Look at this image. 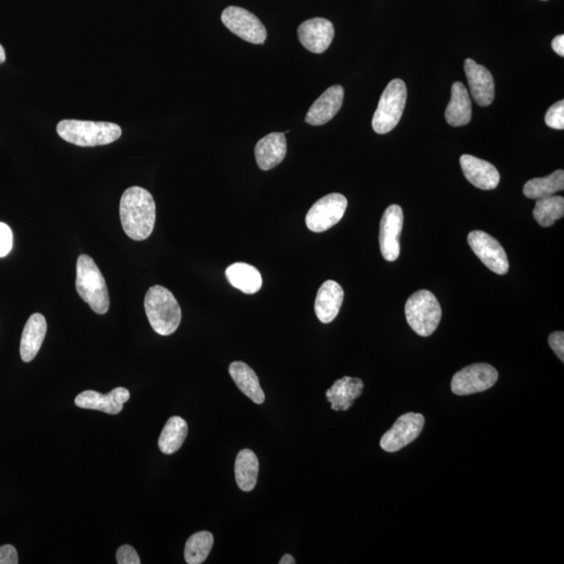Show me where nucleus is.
Masks as SVG:
<instances>
[{
	"label": "nucleus",
	"mask_w": 564,
	"mask_h": 564,
	"mask_svg": "<svg viewBox=\"0 0 564 564\" xmlns=\"http://www.w3.org/2000/svg\"><path fill=\"white\" fill-rule=\"evenodd\" d=\"M119 217L127 237L138 241L149 239L156 221V204L151 193L139 186L127 188L120 199Z\"/></svg>",
	"instance_id": "obj_1"
},
{
	"label": "nucleus",
	"mask_w": 564,
	"mask_h": 564,
	"mask_svg": "<svg viewBox=\"0 0 564 564\" xmlns=\"http://www.w3.org/2000/svg\"><path fill=\"white\" fill-rule=\"evenodd\" d=\"M57 133L67 143L79 146H98L114 143L123 130L117 124L64 119L57 125Z\"/></svg>",
	"instance_id": "obj_2"
},
{
	"label": "nucleus",
	"mask_w": 564,
	"mask_h": 564,
	"mask_svg": "<svg viewBox=\"0 0 564 564\" xmlns=\"http://www.w3.org/2000/svg\"><path fill=\"white\" fill-rule=\"evenodd\" d=\"M76 288L79 296L99 315L109 311L110 296L99 268L89 255H80L77 260Z\"/></svg>",
	"instance_id": "obj_3"
},
{
	"label": "nucleus",
	"mask_w": 564,
	"mask_h": 564,
	"mask_svg": "<svg viewBox=\"0 0 564 564\" xmlns=\"http://www.w3.org/2000/svg\"><path fill=\"white\" fill-rule=\"evenodd\" d=\"M145 310L154 332L170 335L177 331L183 312L176 298L167 288L154 286L146 292Z\"/></svg>",
	"instance_id": "obj_4"
},
{
	"label": "nucleus",
	"mask_w": 564,
	"mask_h": 564,
	"mask_svg": "<svg viewBox=\"0 0 564 564\" xmlns=\"http://www.w3.org/2000/svg\"><path fill=\"white\" fill-rule=\"evenodd\" d=\"M405 313L408 324L421 337H429L437 329L442 310L432 292H415L407 301Z\"/></svg>",
	"instance_id": "obj_5"
},
{
	"label": "nucleus",
	"mask_w": 564,
	"mask_h": 564,
	"mask_svg": "<svg viewBox=\"0 0 564 564\" xmlns=\"http://www.w3.org/2000/svg\"><path fill=\"white\" fill-rule=\"evenodd\" d=\"M407 86L400 79L392 80L382 92L378 109H376L372 127L378 134L391 132L404 113L407 103Z\"/></svg>",
	"instance_id": "obj_6"
},
{
	"label": "nucleus",
	"mask_w": 564,
	"mask_h": 564,
	"mask_svg": "<svg viewBox=\"0 0 564 564\" xmlns=\"http://www.w3.org/2000/svg\"><path fill=\"white\" fill-rule=\"evenodd\" d=\"M347 205V199L341 193H329L321 198L306 214L308 230L317 233L331 230L343 219Z\"/></svg>",
	"instance_id": "obj_7"
},
{
	"label": "nucleus",
	"mask_w": 564,
	"mask_h": 564,
	"mask_svg": "<svg viewBox=\"0 0 564 564\" xmlns=\"http://www.w3.org/2000/svg\"><path fill=\"white\" fill-rule=\"evenodd\" d=\"M499 380L496 369L484 362L463 368L452 380V391L456 395L465 396L480 393L493 388Z\"/></svg>",
	"instance_id": "obj_8"
},
{
	"label": "nucleus",
	"mask_w": 564,
	"mask_h": 564,
	"mask_svg": "<svg viewBox=\"0 0 564 564\" xmlns=\"http://www.w3.org/2000/svg\"><path fill=\"white\" fill-rule=\"evenodd\" d=\"M221 23L228 30L253 44H264L267 39V30L260 20L240 6H228L221 13Z\"/></svg>",
	"instance_id": "obj_9"
},
{
	"label": "nucleus",
	"mask_w": 564,
	"mask_h": 564,
	"mask_svg": "<svg viewBox=\"0 0 564 564\" xmlns=\"http://www.w3.org/2000/svg\"><path fill=\"white\" fill-rule=\"evenodd\" d=\"M425 418L419 413H406L382 436L381 447L387 453H396L419 437Z\"/></svg>",
	"instance_id": "obj_10"
},
{
	"label": "nucleus",
	"mask_w": 564,
	"mask_h": 564,
	"mask_svg": "<svg viewBox=\"0 0 564 564\" xmlns=\"http://www.w3.org/2000/svg\"><path fill=\"white\" fill-rule=\"evenodd\" d=\"M468 244L476 257L490 271L505 275L509 271V261L503 248L492 235L480 230L468 234Z\"/></svg>",
	"instance_id": "obj_11"
},
{
	"label": "nucleus",
	"mask_w": 564,
	"mask_h": 564,
	"mask_svg": "<svg viewBox=\"0 0 564 564\" xmlns=\"http://www.w3.org/2000/svg\"><path fill=\"white\" fill-rule=\"evenodd\" d=\"M404 226V212L400 205L387 208L381 220L380 246L382 258L395 261L400 258V237Z\"/></svg>",
	"instance_id": "obj_12"
},
{
	"label": "nucleus",
	"mask_w": 564,
	"mask_h": 564,
	"mask_svg": "<svg viewBox=\"0 0 564 564\" xmlns=\"http://www.w3.org/2000/svg\"><path fill=\"white\" fill-rule=\"evenodd\" d=\"M299 42L305 49L314 53L328 50L334 37V24L325 18L306 20L298 28Z\"/></svg>",
	"instance_id": "obj_13"
},
{
	"label": "nucleus",
	"mask_w": 564,
	"mask_h": 564,
	"mask_svg": "<svg viewBox=\"0 0 564 564\" xmlns=\"http://www.w3.org/2000/svg\"><path fill=\"white\" fill-rule=\"evenodd\" d=\"M129 400V390L118 387L107 395L93 390L84 391L77 396L75 402L80 409H98L107 414L118 415L123 411L124 405Z\"/></svg>",
	"instance_id": "obj_14"
},
{
	"label": "nucleus",
	"mask_w": 564,
	"mask_h": 564,
	"mask_svg": "<svg viewBox=\"0 0 564 564\" xmlns=\"http://www.w3.org/2000/svg\"><path fill=\"white\" fill-rule=\"evenodd\" d=\"M465 70L475 102L481 107L492 105L494 99V80L492 72L484 66L475 63L473 59L466 60Z\"/></svg>",
	"instance_id": "obj_15"
},
{
	"label": "nucleus",
	"mask_w": 564,
	"mask_h": 564,
	"mask_svg": "<svg viewBox=\"0 0 564 564\" xmlns=\"http://www.w3.org/2000/svg\"><path fill=\"white\" fill-rule=\"evenodd\" d=\"M460 164L465 178L480 190L492 191L498 187L500 173L488 161L472 155H462Z\"/></svg>",
	"instance_id": "obj_16"
},
{
	"label": "nucleus",
	"mask_w": 564,
	"mask_h": 564,
	"mask_svg": "<svg viewBox=\"0 0 564 564\" xmlns=\"http://www.w3.org/2000/svg\"><path fill=\"white\" fill-rule=\"evenodd\" d=\"M344 100V89L340 85L329 89L315 100L308 110L306 122L312 126H322L337 116Z\"/></svg>",
	"instance_id": "obj_17"
},
{
	"label": "nucleus",
	"mask_w": 564,
	"mask_h": 564,
	"mask_svg": "<svg viewBox=\"0 0 564 564\" xmlns=\"http://www.w3.org/2000/svg\"><path fill=\"white\" fill-rule=\"evenodd\" d=\"M287 151L286 133H271L255 146V159L260 170L270 171L284 161Z\"/></svg>",
	"instance_id": "obj_18"
},
{
	"label": "nucleus",
	"mask_w": 564,
	"mask_h": 564,
	"mask_svg": "<svg viewBox=\"0 0 564 564\" xmlns=\"http://www.w3.org/2000/svg\"><path fill=\"white\" fill-rule=\"evenodd\" d=\"M343 288L334 280L324 282L315 301V312L322 324H331L340 313L343 305Z\"/></svg>",
	"instance_id": "obj_19"
},
{
	"label": "nucleus",
	"mask_w": 564,
	"mask_h": 564,
	"mask_svg": "<svg viewBox=\"0 0 564 564\" xmlns=\"http://www.w3.org/2000/svg\"><path fill=\"white\" fill-rule=\"evenodd\" d=\"M47 333V324L44 315L33 314L24 328L22 341H20V357L25 362L36 358L42 349Z\"/></svg>",
	"instance_id": "obj_20"
},
{
	"label": "nucleus",
	"mask_w": 564,
	"mask_h": 564,
	"mask_svg": "<svg viewBox=\"0 0 564 564\" xmlns=\"http://www.w3.org/2000/svg\"><path fill=\"white\" fill-rule=\"evenodd\" d=\"M364 389V382L358 378L344 376L334 382L326 391V399L332 404L334 411H347L355 400H358Z\"/></svg>",
	"instance_id": "obj_21"
},
{
	"label": "nucleus",
	"mask_w": 564,
	"mask_h": 564,
	"mask_svg": "<svg viewBox=\"0 0 564 564\" xmlns=\"http://www.w3.org/2000/svg\"><path fill=\"white\" fill-rule=\"evenodd\" d=\"M230 374L241 393H244L255 404H264L265 393L260 387L257 373L250 366L244 362H233L230 366Z\"/></svg>",
	"instance_id": "obj_22"
},
{
	"label": "nucleus",
	"mask_w": 564,
	"mask_h": 564,
	"mask_svg": "<svg viewBox=\"0 0 564 564\" xmlns=\"http://www.w3.org/2000/svg\"><path fill=\"white\" fill-rule=\"evenodd\" d=\"M446 119L452 127L465 126L472 120V100L465 86L461 82H456L452 87V97L446 110Z\"/></svg>",
	"instance_id": "obj_23"
},
{
	"label": "nucleus",
	"mask_w": 564,
	"mask_h": 564,
	"mask_svg": "<svg viewBox=\"0 0 564 564\" xmlns=\"http://www.w3.org/2000/svg\"><path fill=\"white\" fill-rule=\"evenodd\" d=\"M226 278L232 287L245 294L258 293L263 287V278L258 268L245 263L228 267Z\"/></svg>",
	"instance_id": "obj_24"
},
{
	"label": "nucleus",
	"mask_w": 564,
	"mask_h": 564,
	"mask_svg": "<svg viewBox=\"0 0 564 564\" xmlns=\"http://www.w3.org/2000/svg\"><path fill=\"white\" fill-rule=\"evenodd\" d=\"M259 462L251 449H241L235 460L234 473L238 486L245 493H250L257 486Z\"/></svg>",
	"instance_id": "obj_25"
},
{
	"label": "nucleus",
	"mask_w": 564,
	"mask_h": 564,
	"mask_svg": "<svg viewBox=\"0 0 564 564\" xmlns=\"http://www.w3.org/2000/svg\"><path fill=\"white\" fill-rule=\"evenodd\" d=\"M188 426L187 422L179 418L173 416L167 422L161 432L158 446L160 451L165 455H172L179 451L187 437Z\"/></svg>",
	"instance_id": "obj_26"
},
{
	"label": "nucleus",
	"mask_w": 564,
	"mask_h": 564,
	"mask_svg": "<svg viewBox=\"0 0 564 564\" xmlns=\"http://www.w3.org/2000/svg\"><path fill=\"white\" fill-rule=\"evenodd\" d=\"M564 172L556 171L547 177L529 180L523 186V194L529 199L540 200L554 196L556 193L563 191Z\"/></svg>",
	"instance_id": "obj_27"
},
{
	"label": "nucleus",
	"mask_w": 564,
	"mask_h": 564,
	"mask_svg": "<svg viewBox=\"0 0 564 564\" xmlns=\"http://www.w3.org/2000/svg\"><path fill=\"white\" fill-rule=\"evenodd\" d=\"M564 216V198L550 196L537 200L533 211L534 219L541 227H550Z\"/></svg>",
	"instance_id": "obj_28"
},
{
	"label": "nucleus",
	"mask_w": 564,
	"mask_h": 564,
	"mask_svg": "<svg viewBox=\"0 0 564 564\" xmlns=\"http://www.w3.org/2000/svg\"><path fill=\"white\" fill-rule=\"evenodd\" d=\"M213 542V535L211 532L201 531L192 535L185 545V561L188 564L203 563L211 554Z\"/></svg>",
	"instance_id": "obj_29"
},
{
	"label": "nucleus",
	"mask_w": 564,
	"mask_h": 564,
	"mask_svg": "<svg viewBox=\"0 0 564 564\" xmlns=\"http://www.w3.org/2000/svg\"><path fill=\"white\" fill-rule=\"evenodd\" d=\"M545 122L548 127H552L555 130H563L564 129V100L561 99L559 102L550 107L546 118Z\"/></svg>",
	"instance_id": "obj_30"
},
{
	"label": "nucleus",
	"mask_w": 564,
	"mask_h": 564,
	"mask_svg": "<svg viewBox=\"0 0 564 564\" xmlns=\"http://www.w3.org/2000/svg\"><path fill=\"white\" fill-rule=\"evenodd\" d=\"M13 248V232L11 228L0 221V258L8 255Z\"/></svg>",
	"instance_id": "obj_31"
},
{
	"label": "nucleus",
	"mask_w": 564,
	"mask_h": 564,
	"mask_svg": "<svg viewBox=\"0 0 564 564\" xmlns=\"http://www.w3.org/2000/svg\"><path fill=\"white\" fill-rule=\"evenodd\" d=\"M117 560L118 564H140L139 556L133 547L125 545L118 550Z\"/></svg>",
	"instance_id": "obj_32"
},
{
	"label": "nucleus",
	"mask_w": 564,
	"mask_h": 564,
	"mask_svg": "<svg viewBox=\"0 0 564 564\" xmlns=\"http://www.w3.org/2000/svg\"><path fill=\"white\" fill-rule=\"evenodd\" d=\"M549 344L553 349L557 357L564 362V334L563 332H555L550 334Z\"/></svg>",
	"instance_id": "obj_33"
},
{
	"label": "nucleus",
	"mask_w": 564,
	"mask_h": 564,
	"mask_svg": "<svg viewBox=\"0 0 564 564\" xmlns=\"http://www.w3.org/2000/svg\"><path fill=\"white\" fill-rule=\"evenodd\" d=\"M18 554L15 547L5 545L0 547V564H17Z\"/></svg>",
	"instance_id": "obj_34"
},
{
	"label": "nucleus",
	"mask_w": 564,
	"mask_h": 564,
	"mask_svg": "<svg viewBox=\"0 0 564 564\" xmlns=\"http://www.w3.org/2000/svg\"><path fill=\"white\" fill-rule=\"evenodd\" d=\"M552 47L557 55L564 57V36L559 35L554 38Z\"/></svg>",
	"instance_id": "obj_35"
},
{
	"label": "nucleus",
	"mask_w": 564,
	"mask_h": 564,
	"mask_svg": "<svg viewBox=\"0 0 564 564\" xmlns=\"http://www.w3.org/2000/svg\"><path fill=\"white\" fill-rule=\"evenodd\" d=\"M294 563H296V561H295L294 557L290 554H286L284 557H282V559L279 561V564H294Z\"/></svg>",
	"instance_id": "obj_36"
},
{
	"label": "nucleus",
	"mask_w": 564,
	"mask_h": 564,
	"mask_svg": "<svg viewBox=\"0 0 564 564\" xmlns=\"http://www.w3.org/2000/svg\"><path fill=\"white\" fill-rule=\"evenodd\" d=\"M5 59H6V57H5V49H4L3 45L0 44V64L5 63Z\"/></svg>",
	"instance_id": "obj_37"
}]
</instances>
